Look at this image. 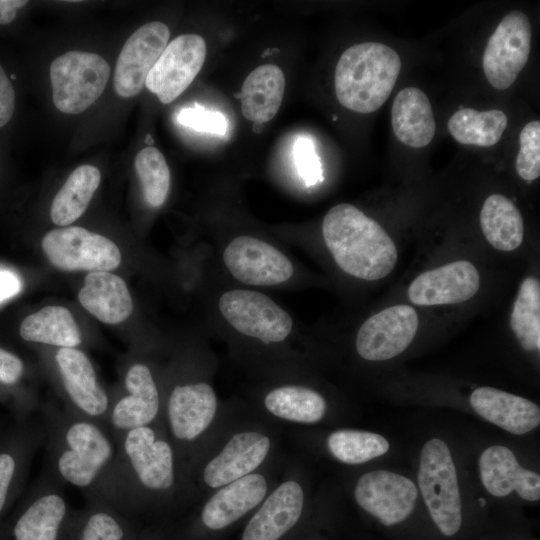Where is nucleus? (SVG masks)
Returning a JSON list of instances; mask_svg holds the SVG:
<instances>
[{
	"label": "nucleus",
	"instance_id": "aec40b11",
	"mask_svg": "<svg viewBox=\"0 0 540 540\" xmlns=\"http://www.w3.org/2000/svg\"><path fill=\"white\" fill-rule=\"evenodd\" d=\"M169 28L152 21L138 28L125 42L118 56L113 78L116 93L124 98L137 95L168 44Z\"/></svg>",
	"mask_w": 540,
	"mask_h": 540
},
{
	"label": "nucleus",
	"instance_id": "79ce46f5",
	"mask_svg": "<svg viewBox=\"0 0 540 540\" xmlns=\"http://www.w3.org/2000/svg\"><path fill=\"white\" fill-rule=\"evenodd\" d=\"M27 1L0 0V24H8L14 20L17 9L25 6Z\"/></svg>",
	"mask_w": 540,
	"mask_h": 540
},
{
	"label": "nucleus",
	"instance_id": "5701e85b",
	"mask_svg": "<svg viewBox=\"0 0 540 540\" xmlns=\"http://www.w3.org/2000/svg\"><path fill=\"white\" fill-rule=\"evenodd\" d=\"M474 411L490 423L512 434L522 435L540 424L539 406L532 401L488 386L470 396Z\"/></svg>",
	"mask_w": 540,
	"mask_h": 540
},
{
	"label": "nucleus",
	"instance_id": "c756f323",
	"mask_svg": "<svg viewBox=\"0 0 540 540\" xmlns=\"http://www.w3.org/2000/svg\"><path fill=\"white\" fill-rule=\"evenodd\" d=\"M507 126V116L498 109L477 111L461 108L448 120L447 128L459 143L490 147L498 143Z\"/></svg>",
	"mask_w": 540,
	"mask_h": 540
},
{
	"label": "nucleus",
	"instance_id": "2f4dec72",
	"mask_svg": "<svg viewBox=\"0 0 540 540\" xmlns=\"http://www.w3.org/2000/svg\"><path fill=\"white\" fill-rule=\"evenodd\" d=\"M510 325L523 349L540 350V283L536 277L528 276L522 281Z\"/></svg>",
	"mask_w": 540,
	"mask_h": 540
},
{
	"label": "nucleus",
	"instance_id": "ddd939ff",
	"mask_svg": "<svg viewBox=\"0 0 540 540\" xmlns=\"http://www.w3.org/2000/svg\"><path fill=\"white\" fill-rule=\"evenodd\" d=\"M42 249L52 265L65 271H109L121 262L120 250L112 240L79 226L47 232Z\"/></svg>",
	"mask_w": 540,
	"mask_h": 540
},
{
	"label": "nucleus",
	"instance_id": "6e6552de",
	"mask_svg": "<svg viewBox=\"0 0 540 540\" xmlns=\"http://www.w3.org/2000/svg\"><path fill=\"white\" fill-rule=\"evenodd\" d=\"M218 309L234 331L264 347L283 344L293 331L291 315L258 291L228 290L220 296Z\"/></svg>",
	"mask_w": 540,
	"mask_h": 540
},
{
	"label": "nucleus",
	"instance_id": "a211bd4d",
	"mask_svg": "<svg viewBox=\"0 0 540 540\" xmlns=\"http://www.w3.org/2000/svg\"><path fill=\"white\" fill-rule=\"evenodd\" d=\"M418 315L408 305L388 307L369 317L359 328L355 347L368 361H383L402 353L414 339Z\"/></svg>",
	"mask_w": 540,
	"mask_h": 540
},
{
	"label": "nucleus",
	"instance_id": "9b49d317",
	"mask_svg": "<svg viewBox=\"0 0 540 540\" xmlns=\"http://www.w3.org/2000/svg\"><path fill=\"white\" fill-rule=\"evenodd\" d=\"M163 387L145 362H133L123 377V392L110 397L107 427L116 441L138 427L162 424Z\"/></svg>",
	"mask_w": 540,
	"mask_h": 540
},
{
	"label": "nucleus",
	"instance_id": "f03ea898",
	"mask_svg": "<svg viewBox=\"0 0 540 540\" xmlns=\"http://www.w3.org/2000/svg\"><path fill=\"white\" fill-rule=\"evenodd\" d=\"M280 426L249 405L229 404L226 416L187 477V503L254 473L284 453Z\"/></svg>",
	"mask_w": 540,
	"mask_h": 540
},
{
	"label": "nucleus",
	"instance_id": "6ab92c4d",
	"mask_svg": "<svg viewBox=\"0 0 540 540\" xmlns=\"http://www.w3.org/2000/svg\"><path fill=\"white\" fill-rule=\"evenodd\" d=\"M64 487L44 468L31 499L14 525L15 540H60L71 512Z\"/></svg>",
	"mask_w": 540,
	"mask_h": 540
},
{
	"label": "nucleus",
	"instance_id": "a878e982",
	"mask_svg": "<svg viewBox=\"0 0 540 540\" xmlns=\"http://www.w3.org/2000/svg\"><path fill=\"white\" fill-rule=\"evenodd\" d=\"M284 91L285 77L278 66L257 67L246 77L238 95L243 116L253 123L269 122L281 106Z\"/></svg>",
	"mask_w": 540,
	"mask_h": 540
},
{
	"label": "nucleus",
	"instance_id": "c03bdc74",
	"mask_svg": "<svg viewBox=\"0 0 540 540\" xmlns=\"http://www.w3.org/2000/svg\"><path fill=\"white\" fill-rule=\"evenodd\" d=\"M146 143H148V144H153V140H152V138H151L150 135H147V136H146Z\"/></svg>",
	"mask_w": 540,
	"mask_h": 540
},
{
	"label": "nucleus",
	"instance_id": "f704fd0d",
	"mask_svg": "<svg viewBox=\"0 0 540 540\" xmlns=\"http://www.w3.org/2000/svg\"><path fill=\"white\" fill-rule=\"evenodd\" d=\"M520 149L515 167L518 175L527 182L540 176V122L527 123L520 132Z\"/></svg>",
	"mask_w": 540,
	"mask_h": 540
},
{
	"label": "nucleus",
	"instance_id": "cd10ccee",
	"mask_svg": "<svg viewBox=\"0 0 540 540\" xmlns=\"http://www.w3.org/2000/svg\"><path fill=\"white\" fill-rule=\"evenodd\" d=\"M480 225L487 241L500 251H513L522 244V216L504 195L492 194L486 198L480 211Z\"/></svg>",
	"mask_w": 540,
	"mask_h": 540
},
{
	"label": "nucleus",
	"instance_id": "dca6fc26",
	"mask_svg": "<svg viewBox=\"0 0 540 540\" xmlns=\"http://www.w3.org/2000/svg\"><path fill=\"white\" fill-rule=\"evenodd\" d=\"M417 497L412 480L388 470L363 473L353 487L357 505L386 526L405 521L413 512Z\"/></svg>",
	"mask_w": 540,
	"mask_h": 540
},
{
	"label": "nucleus",
	"instance_id": "7c9ffc66",
	"mask_svg": "<svg viewBox=\"0 0 540 540\" xmlns=\"http://www.w3.org/2000/svg\"><path fill=\"white\" fill-rule=\"evenodd\" d=\"M324 447L334 460L346 465H360L387 453L390 444L377 433L344 428L329 432Z\"/></svg>",
	"mask_w": 540,
	"mask_h": 540
},
{
	"label": "nucleus",
	"instance_id": "9d476101",
	"mask_svg": "<svg viewBox=\"0 0 540 540\" xmlns=\"http://www.w3.org/2000/svg\"><path fill=\"white\" fill-rule=\"evenodd\" d=\"M268 421L285 429L323 423L330 414L327 397L315 387L296 379L275 380L253 395L248 404Z\"/></svg>",
	"mask_w": 540,
	"mask_h": 540
},
{
	"label": "nucleus",
	"instance_id": "473e14b6",
	"mask_svg": "<svg viewBox=\"0 0 540 540\" xmlns=\"http://www.w3.org/2000/svg\"><path fill=\"white\" fill-rule=\"evenodd\" d=\"M119 509L104 498L87 499L78 540H126V527L118 515Z\"/></svg>",
	"mask_w": 540,
	"mask_h": 540
},
{
	"label": "nucleus",
	"instance_id": "4c0bfd02",
	"mask_svg": "<svg viewBox=\"0 0 540 540\" xmlns=\"http://www.w3.org/2000/svg\"><path fill=\"white\" fill-rule=\"evenodd\" d=\"M20 455L11 451L0 452V513L11 494L21 466Z\"/></svg>",
	"mask_w": 540,
	"mask_h": 540
},
{
	"label": "nucleus",
	"instance_id": "412c9836",
	"mask_svg": "<svg viewBox=\"0 0 540 540\" xmlns=\"http://www.w3.org/2000/svg\"><path fill=\"white\" fill-rule=\"evenodd\" d=\"M479 287L476 267L459 260L418 275L408 288V297L420 306L457 304L472 298Z\"/></svg>",
	"mask_w": 540,
	"mask_h": 540
},
{
	"label": "nucleus",
	"instance_id": "bb28decb",
	"mask_svg": "<svg viewBox=\"0 0 540 540\" xmlns=\"http://www.w3.org/2000/svg\"><path fill=\"white\" fill-rule=\"evenodd\" d=\"M20 335L26 341L77 348L81 332L71 312L62 306H46L27 316L21 323Z\"/></svg>",
	"mask_w": 540,
	"mask_h": 540
},
{
	"label": "nucleus",
	"instance_id": "1a4fd4ad",
	"mask_svg": "<svg viewBox=\"0 0 540 540\" xmlns=\"http://www.w3.org/2000/svg\"><path fill=\"white\" fill-rule=\"evenodd\" d=\"M109 77L110 66L100 55L66 52L50 66L53 103L63 113H81L101 96Z\"/></svg>",
	"mask_w": 540,
	"mask_h": 540
},
{
	"label": "nucleus",
	"instance_id": "f8f14e48",
	"mask_svg": "<svg viewBox=\"0 0 540 540\" xmlns=\"http://www.w3.org/2000/svg\"><path fill=\"white\" fill-rule=\"evenodd\" d=\"M52 358L64 409L107 427L110 395L98 381L89 357L77 348H58Z\"/></svg>",
	"mask_w": 540,
	"mask_h": 540
},
{
	"label": "nucleus",
	"instance_id": "b1692460",
	"mask_svg": "<svg viewBox=\"0 0 540 540\" xmlns=\"http://www.w3.org/2000/svg\"><path fill=\"white\" fill-rule=\"evenodd\" d=\"M81 305L98 320L118 324L133 311V302L124 280L108 271H94L86 275L78 293Z\"/></svg>",
	"mask_w": 540,
	"mask_h": 540
},
{
	"label": "nucleus",
	"instance_id": "72a5a7b5",
	"mask_svg": "<svg viewBox=\"0 0 540 540\" xmlns=\"http://www.w3.org/2000/svg\"><path fill=\"white\" fill-rule=\"evenodd\" d=\"M134 166L147 204L153 208L163 205L170 188V171L163 154L148 146L138 152Z\"/></svg>",
	"mask_w": 540,
	"mask_h": 540
},
{
	"label": "nucleus",
	"instance_id": "c9c22d12",
	"mask_svg": "<svg viewBox=\"0 0 540 540\" xmlns=\"http://www.w3.org/2000/svg\"><path fill=\"white\" fill-rule=\"evenodd\" d=\"M176 119L181 125L202 133L224 136L228 130V121L221 112L208 110L196 103L182 108Z\"/></svg>",
	"mask_w": 540,
	"mask_h": 540
},
{
	"label": "nucleus",
	"instance_id": "4468645a",
	"mask_svg": "<svg viewBox=\"0 0 540 540\" xmlns=\"http://www.w3.org/2000/svg\"><path fill=\"white\" fill-rule=\"evenodd\" d=\"M531 46V25L520 11L509 12L500 21L484 50L482 66L488 82L505 90L525 67Z\"/></svg>",
	"mask_w": 540,
	"mask_h": 540
},
{
	"label": "nucleus",
	"instance_id": "2eb2a0df",
	"mask_svg": "<svg viewBox=\"0 0 540 540\" xmlns=\"http://www.w3.org/2000/svg\"><path fill=\"white\" fill-rule=\"evenodd\" d=\"M222 259L229 273L243 284L275 286L294 274L290 259L272 244L248 235L233 238Z\"/></svg>",
	"mask_w": 540,
	"mask_h": 540
},
{
	"label": "nucleus",
	"instance_id": "20e7f679",
	"mask_svg": "<svg viewBox=\"0 0 540 540\" xmlns=\"http://www.w3.org/2000/svg\"><path fill=\"white\" fill-rule=\"evenodd\" d=\"M322 235L337 266L352 277L379 280L397 264L398 251L391 237L352 204H337L326 213Z\"/></svg>",
	"mask_w": 540,
	"mask_h": 540
},
{
	"label": "nucleus",
	"instance_id": "e433bc0d",
	"mask_svg": "<svg viewBox=\"0 0 540 540\" xmlns=\"http://www.w3.org/2000/svg\"><path fill=\"white\" fill-rule=\"evenodd\" d=\"M293 160L298 175L307 186L322 181V168L312 140L299 136L293 145Z\"/></svg>",
	"mask_w": 540,
	"mask_h": 540
},
{
	"label": "nucleus",
	"instance_id": "423d86ee",
	"mask_svg": "<svg viewBox=\"0 0 540 540\" xmlns=\"http://www.w3.org/2000/svg\"><path fill=\"white\" fill-rule=\"evenodd\" d=\"M307 470L296 454L288 455L283 472L249 516L240 540H282L296 529L310 505Z\"/></svg>",
	"mask_w": 540,
	"mask_h": 540
},
{
	"label": "nucleus",
	"instance_id": "58836bf2",
	"mask_svg": "<svg viewBox=\"0 0 540 540\" xmlns=\"http://www.w3.org/2000/svg\"><path fill=\"white\" fill-rule=\"evenodd\" d=\"M24 364L16 355L0 348V383L14 385L22 377Z\"/></svg>",
	"mask_w": 540,
	"mask_h": 540
},
{
	"label": "nucleus",
	"instance_id": "ea45409f",
	"mask_svg": "<svg viewBox=\"0 0 540 540\" xmlns=\"http://www.w3.org/2000/svg\"><path fill=\"white\" fill-rule=\"evenodd\" d=\"M15 109L14 88L0 65V127L11 119Z\"/></svg>",
	"mask_w": 540,
	"mask_h": 540
},
{
	"label": "nucleus",
	"instance_id": "7ed1b4c3",
	"mask_svg": "<svg viewBox=\"0 0 540 540\" xmlns=\"http://www.w3.org/2000/svg\"><path fill=\"white\" fill-rule=\"evenodd\" d=\"M48 470L64 486L79 489L86 499L108 501L117 444L108 428L75 416L53 404L43 406Z\"/></svg>",
	"mask_w": 540,
	"mask_h": 540
},
{
	"label": "nucleus",
	"instance_id": "c85d7f7f",
	"mask_svg": "<svg viewBox=\"0 0 540 540\" xmlns=\"http://www.w3.org/2000/svg\"><path fill=\"white\" fill-rule=\"evenodd\" d=\"M100 180L101 174L97 167L88 164L77 167L52 201V222L65 227L76 221L85 212Z\"/></svg>",
	"mask_w": 540,
	"mask_h": 540
},
{
	"label": "nucleus",
	"instance_id": "37998d69",
	"mask_svg": "<svg viewBox=\"0 0 540 540\" xmlns=\"http://www.w3.org/2000/svg\"><path fill=\"white\" fill-rule=\"evenodd\" d=\"M262 128H263V124H261V123H253L254 132L259 133V132H261Z\"/></svg>",
	"mask_w": 540,
	"mask_h": 540
},
{
	"label": "nucleus",
	"instance_id": "39448f33",
	"mask_svg": "<svg viewBox=\"0 0 540 540\" xmlns=\"http://www.w3.org/2000/svg\"><path fill=\"white\" fill-rule=\"evenodd\" d=\"M401 70L395 50L378 42L347 48L335 68V93L339 103L354 112L368 114L389 98Z\"/></svg>",
	"mask_w": 540,
	"mask_h": 540
},
{
	"label": "nucleus",
	"instance_id": "393cba45",
	"mask_svg": "<svg viewBox=\"0 0 540 540\" xmlns=\"http://www.w3.org/2000/svg\"><path fill=\"white\" fill-rule=\"evenodd\" d=\"M391 123L397 139L412 148L427 146L436 124L427 95L416 87L402 89L394 98Z\"/></svg>",
	"mask_w": 540,
	"mask_h": 540
},
{
	"label": "nucleus",
	"instance_id": "4be33fe9",
	"mask_svg": "<svg viewBox=\"0 0 540 540\" xmlns=\"http://www.w3.org/2000/svg\"><path fill=\"white\" fill-rule=\"evenodd\" d=\"M479 472L485 489L496 497L516 491L527 501L540 498L539 474L523 468L514 453L505 446L486 448L479 458Z\"/></svg>",
	"mask_w": 540,
	"mask_h": 540
},
{
	"label": "nucleus",
	"instance_id": "f257e3e1",
	"mask_svg": "<svg viewBox=\"0 0 540 540\" xmlns=\"http://www.w3.org/2000/svg\"><path fill=\"white\" fill-rule=\"evenodd\" d=\"M116 444L109 502L123 510L186 505V476L163 424L131 429Z\"/></svg>",
	"mask_w": 540,
	"mask_h": 540
},
{
	"label": "nucleus",
	"instance_id": "f3484780",
	"mask_svg": "<svg viewBox=\"0 0 540 540\" xmlns=\"http://www.w3.org/2000/svg\"><path fill=\"white\" fill-rule=\"evenodd\" d=\"M205 40L197 34H183L166 45L150 70L146 88L168 104L192 83L206 58Z\"/></svg>",
	"mask_w": 540,
	"mask_h": 540
},
{
	"label": "nucleus",
	"instance_id": "0eeeda50",
	"mask_svg": "<svg viewBox=\"0 0 540 540\" xmlns=\"http://www.w3.org/2000/svg\"><path fill=\"white\" fill-rule=\"evenodd\" d=\"M418 485L429 514L440 532L455 535L462 524L461 496L448 445L432 438L422 447Z\"/></svg>",
	"mask_w": 540,
	"mask_h": 540
},
{
	"label": "nucleus",
	"instance_id": "a19ab883",
	"mask_svg": "<svg viewBox=\"0 0 540 540\" xmlns=\"http://www.w3.org/2000/svg\"><path fill=\"white\" fill-rule=\"evenodd\" d=\"M21 286V280L15 272L0 268V303L18 294Z\"/></svg>",
	"mask_w": 540,
	"mask_h": 540
}]
</instances>
